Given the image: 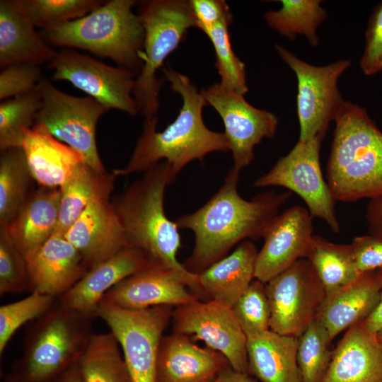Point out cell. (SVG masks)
<instances>
[{
  "mask_svg": "<svg viewBox=\"0 0 382 382\" xmlns=\"http://www.w3.org/2000/svg\"><path fill=\"white\" fill-rule=\"evenodd\" d=\"M54 297L33 291L19 301L0 307V354L16 332L27 322L38 319L54 306Z\"/></svg>",
  "mask_w": 382,
  "mask_h": 382,
  "instance_id": "cell-39",
  "label": "cell"
},
{
  "mask_svg": "<svg viewBox=\"0 0 382 382\" xmlns=\"http://www.w3.org/2000/svg\"><path fill=\"white\" fill-rule=\"evenodd\" d=\"M134 0H110L87 15L40 31L51 45L81 49L110 58L117 66L140 73L144 30Z\"/></svg>",
  "mask_w": 382,
  "mask_h": 382,
  "instance_id": "cell-5",
  "label": "cell"
},
{
  "mask_svg": "<svg viewBox=\"0 0 382 382\" xmlns=\"http://www.w3.org/2000/svg\"><path fill=\"white\" fill-rule=\"evenodd\" d=\"M54 382H82L77 363L65 371Z\"/></svg>",
  "mask_w": 382,
  "mask_h": 382,
  "instance_id": "cell-48",
  "label": "cell"
},
{
  "mask_svg": "<svg viewBox=\"0 0 382 382\" xmlns=\"http://www.w3.org/2000/svg\"><path fill=\"white\" fill-rule=\"evenodd\" d=\"M257 253L254 243L242 242L230 255L198 274L195 294L231 308L255 279Z\"/></svg>",
  "mask_w": 382,
  "mask_h": 382,
  "instance_id": "cell-25",
  "label": "cell"
},
{
  "mask_svg": "<svg viewBox=\"0 0 382 382\" xmlns=\"http://www.w3.org/2000/svg\"><path fill=\"white\" fill-rule=\"evenodd\" d=\"M366 220L369 233L382 238V196L369 199Z\"/></svg>",
  "mask_w": 382,
  "mask_h": 382,
  "instance_id": "cell-45",
  "label": "cell"
},
{
  "mask_svg": "<svg viewBox=\"0 0 382 382\" xmlns=\"http://www.w3.org/2000/svg\"><path fill=\"white\" fill-rule=\"evenodd\" d=\"M376 336H377V339H378V343L380 345V346L382 348V330L378 331L377 333H376Z\"/></svg>",
  "mask_w": 382,
  "mask_h": 382,
  "instance_id": "cell-50",
  "label": "cell"
},
{
  "mask_svg": "<svg viewBox=\"0 0 382 382\" xmlns=\"http://www.w3.org/2000/svg\"><path fill=\"white\" fill-rule=\"evenodd\" d=\"M297 342L298 337L271 330L248 337V373L260 382H301Z\"/></svg>",
  "mask_w": 382,
  "mask_h": 382,
  "instance_id": "cell-28",
  "label": "cell"
},
{
  "mask_svg": "<svg viewBox=\"0 0 382 382\" xmlns=\"http://www.w3.org/2000/svg\"><path fill=\"white\" fill-rule=\"evenodd\" d=\"M231 310L246 337L270 330V307L266 284L254 279Z\"/></svg>",
  "mask_w": 382,
  "mask_h": 382,
  "instance_id": "cell-38",
  "label": "cell"
},
{
  "mask_svg": "<svg viewBox=\"0 0 382 382\" xmlns=\"http://www.w3.org/2000/svg\"><path fill=\"white\" fill-rule=\"evenodd\" d=\"M88 270L126 248L124 228L109 197L91 202L64 233Z\"/></svg>",
  "mask_w": 382,
  "mask_h": 382,
  "instance_id": "cell-18",
  "label": "cell"
},
{
  "mask_svg": "<svg viewBox=\"0 0 382 382\" xmlns=\"http://www.w3.org/2000/svg\"><path fill=\"white\" fill-rule=\"evenodd\" d=\"M30 20L41 30L81 18L103 4L98 0H19Z\"/></svg>",
  "mask_w": 382,
  "mask_h": 382,
  "instance_id": "cell-37",
  "label": "cell"
},
{
  "mask_svg": "<svg viewBox=\"0 0 382 382\" xmlns=\"http://www.w3.org/2000/svg\"><path fill=\"white\" fill-rule=\"evenodd\" d=\"M116 177L113 173H101L86 162L81 163L59 187V216L55 233L64 235L91 202L110 197Z\"/></svg>",
  "mask_w": 382,
  "mask_h": 382,
  "instance_id": "cell-29",
  "label": "cell"
},
{
  "mask_svg": "<svg viewBox=\"0 0 382 382\" xmlns=\"http://www.w3.org/2000/svg\"><path fill=\"white\" fill-rule=\"evenodd\" d=\"M41 106L38 86L29 93L0 103V150L22 147Z\"/></svg>",
  "mask_w": 382,
  "mask_h": 382,
  "instance_id": "cell-34",
  "label": "cell"
},
{
  "mask_svg": "<svg viewBox=\"0 0 382 382\" xmlns=\"http://www.w3.org/2000/svg\"><path fill=\"white\" fill-rule=\"evenodd\" d=\"M238 176L231 168L204 205L175 221L178 228L190 229L195 235L192 254L183 264L189 272L198 274L226 256L238 242L263 237L291 195L265 192L245 200L237 190Z\"/></svg>",
  "mask_w": 382,
  "mask_h": 382,
  "instance_id": "cell-1",
  "label": "cell"
},
{
  "mask_svg": "<svg viewBox=\"0 0 382 382\" xmlns=\"http://www.w3.org/2000/svg\"><path fill=\"white\" fill-rule=\"evenodd\" d=\"M42 106L34 125L43 127L59 141L77 151L97 171L106 172L96 141L98 120L109 109L91 97H76L41 80Z\"/></svg>",
  "mask_w": 382,
  "mask_h": 382,
  "instance_id": "cell-10",
  "label": "cell"
},
{
  "mask_svg": "<svg viewBox=\"0 0 382 382\" xmlns=\"http://www.w3.org/2000/svg\"><path fill=\"white\" fill-rule=\"evenodd\" d=\"M214 382H258L247 373L237 371L228 366L217 376Z\"/></svg>",
  "mask_w": 382,
  "mask_h": 382,
  "instance_id": "cell-47",
  "label": "cell"
},
{
  "mask_svg": "<svg viewBox=\"0 0 382 382\" xmlns=\"http://www.w3.org/2000/svg\"><path fill=\"white\" fill-rule=\"evenodd\" d=\"M40 66L18 63L1 69L0 100L1 101L35 90L41 81Z\"/></svg>",
  "mask_w": 382,
  "mask_h": 382,
  "instance_id": "cell-41",
  "label": "cell"
},
{
  "mask_svg": "<svg viewBox=\"0 0 382 382\" xmlns=\"http://www.w3.org/2000/svg\"><path fill=\"white\" fill-rule=\"evenodd\" d=\"M200 92L206 105L212 107L222 119L232 152V169L239 173L253 160L255 146L263 139L274 136L279 119L270 111L253 106L244 96L226 88L220 83Z\"/></svg>",
  "mask_w": 382,
  "mask_h": 382,
  "instance_id": "cell-15",
  "label": "cell"
},
{
  "mask_svg": "<svg viewBox=\"0 0 382 382\" xmlns=\"http://www.w3.org/2000/svg\"><path fill=\"white\" fill-rule=\"evenodd\" d=\"M92 319L61 305L38 318L12 375L23 382H54L76 364L91 337Z\"/></svg>",
  "mask_w": 382,
  "mask_h": 382,
  "instance_id": "cell-6",
  "label": "cell"
},
{
  "mask_svg": "<svg viewBox=\"0 0 382 382\" xmlns=\"http://www.w3.org/2000/svg\"><path fill=\"white\" fill-rule=\"evenodd\" d=\"M313 267L326 293L356 279L358 271L350 244H337L313 236L306 258Z\"/></svg>",
  "mask_w": 382,
  "mask_h": 382,
  "instance_id": "cell-31",
  "label": "cell"
},
{
  "mask_svg": "<svg viewBox=\"0 0 382 382\" xmlns=\"http://www.w3.org/2000/svg\"><path fill=\"white\" fill-rule=\"evenodd\" d=\"M162 71L172 91L181 96L182 108L175 120L162 132L156 129L157 117L145 119L128 163L112 171L116 176L146 171L161 160L168 163L178 175L195 159L202 161L214 151H230L224 132H214L205 125L202 109L206 102L190 79L170 67Z\"/></svg>",
  "mask_w": 382,
  "mask_h": 382,
  "instance_id": "cell-2",
  "label": "cell"
},
{
  "mask_svg": "<svg viewBox=\"0 0 382 382\" xmlns=\"http://www.w3.org/2000/svg\"><path fill=\"white\" fill-rule=\"evenodd\" d=\"M77 366L82 382H132L111 332L93 334Z\"/></svg>",
  "mask_w": 382,
  "mask_h": 382,
  "instance_id": "cell-30",
  "label": "cell"
},
{
  "mask_svg": "<svg viewBox=\"0 0 382 382\" xmlns=\"http://www.w3.org/2000/svg\"><path fill=\"white\" fill-rule=\"evenodd\" d=\"M350 245L359 273L382 269V238L370 234L357 236Z\"/></svg>",
  "mask_w": 382,
  "mask_h": 382,
  "instance_id": "cell-43",
  "label": "cell"
},
{
  "mask_svg": "<svg viewBox=\"0 0 382 382\" xmlns=\"http://www.w3.org/2000/svg\"><path fill=\"white\" fill-rule=\"evenodd\" d=\"M174 307L126 309L100 302L96 316L117 339L132 382H156V364L163 332Z\"/></svg>",
  "mask_w": 382,
  "mask_h": 382,
  "instance_id": "cell-9",
  "label": "cell"
},
{
  "mask_svg": "<svg viewBox=\"0 0 382 382\" xmlns=\"http://www.w3.org/2000/svg\"><path fill=\"white\" fill-rule=\"evenodd\" d=\"M192 338L173 332L161 339L156 364V382H214L230 366L220 352L202 347Z\"/></svg>",
  "mask_w": 382,
  "mask_h": 382,
  "instance_id": "cell-19",
  "label": "cell"
},
{
  "mask_svg": "<svg viewBox=\"0 0 382 382\" xmlns=\"http://www.w3.org/2000/svg\"><path fill=\"white\" fill-rule=\"evenodd\" d=\"M379 299L376 271L364 272L349 284L326 293L316 319L332 341L340 333L364 320Z\"/></svg>",
  "mask_w": 382,
  "mask_h": 382,
  "instance_id": "cell-24",
  "label": "cell"
},
{
  "mask_svg": "<svg viewBox=\"0 0 382 382\" xmlns=\"http://www.w3.org/2000/svg\"><path fill=\"white\" fill-rule=\"evenodd\" d=\"M275 50L297 79L296 111L299 123V141L323 139L330 122L342 109L343 100L337 81L350 66V59H340L325 66L303 61L280 45Z\"/></svg>",
  "mask_w": 382,
  "mask_h": 382,
  "instance_id": "cell-8",
  "label": "cell"
},
{
  "mask_svg": "<svg viewBox=\"0 0 382 382\" xmlns=\"http://www.w3.org/2000/svg\"><path fill=\"white\" fill-rule=\"evenodd\" d=\"M22 149L32 178L41 187L59 188L84 158L59 141L43 127L34 125L28 132Z\"/></svg>",
  "mask_w": 382,
  "mask_h": 382,
  "instance_id": "cell-27",
  "label": "cell"
},
{
  "mask_svg": "<svg viewBox=\"0 0 382 382\" xmlns=\"http://www.w3.org/2000/svg\"><path fill=\"white\" fill-rule=\"evenodd\" d=\"M308 209L294 206L274 219L258 252L255 279L267 283L297 260L306 258L313 237Z\"/></svg>",
  "mask_w": 382,
  "mask_h": 382,
  "instance_id": "cell-16",
  "label": "cell"
},
{
  "mask_svg": "<svg viewBox=\"0 0 382 382\" xmlns=\"http://www.w3.org/2000/svg\"><path fill=\"white\" fill-rule=\"evenodd\" d=\"M33 179L22 147L1 150L0 226H7L16 216L27 198Z\"/></svg>",
  "mask_w": 382,
  "mask_h": 382,
  "instance_id": "cell-33",
  "label": "cell"
},
{
  "mask_svg": "<svg viewBox=\"0 0 382 382\" xmlns=\"http://www.w3.org/2000/svg\"><path fill=\"white\" fill-rule=\"evenodd\" d=\"M380 288V299L375 310L364 320L366 328L377 333L382 330V269L376 270Z\"/></svg>",
  "mask_w": 382,
  "mask_h": 382,
  "instance_id": "cell-46",
  "label": "cell"
},
{
  "mask_svg": "<svg viewBox=\"0 0 382 382\" xmlns=\"http://www.w3.org/2000/svg\"><path fill=\"white\" fill-rule=\"evenodd\" d=\"M334 122L326 168L332 197L347 202L382 196V132L365 108L347 100Z\"/></svg>",
  "mask_w": 382,
  "mask_h": 382,
  "instance_id": "cell-4",
  "label": "cell"
},
{
  "mask_svg": "<svg viewBox=\"0 0 382 382\" xmlns=\"http://www.w3.org/2000/svg\"><path fill=\"white\" fill-rule=\"evenodd\" d=\"M196 28L202 31L224 21H232L230 8L224 0H190Z\"/></svg>",
  "mask_w": 382,
  "mask_h": 382,
  "instance_id": "cell-44",
  "label": "cell"
},
{
  "mask_svg": "<svg viewBox=\"0 0 382 382\" xmlns=\"http://www.w3.org/2000/svg\"><path fill=\"white\" fill-rule=\"evenodd\" d=\"M173 332L204 342L206 347L222 354L232 369L248 373L247 337L231 308L214 300H195L175 307Z\"/></svg>",
  "mask_w": 382,
  "mask_h": 382,
  "instance_id": "cell-14",
  "label": "cell"
},
{
  "mask_svg": "<svg viewBox=\"0 0 382 382\" xmlns=\"http://www.w3.org/2000/svg\"><path fill=\"white\" fill-rule=\"evenodd\" d=\"M56 51L37 32L19 0L0 1V66L49 64Z\"/></svg>",
  "mask_w": 382,
  "mask_h": 382,
  "instance_id": "cell-23",
  "label": "cell"
},
{
  "mask_svg": "<svg viewBox=\"0 0 382 382\" xmlns=\"http://www.w3.org/2000/svg\"><path fill=\"white\" fill-rule=\"evenodd\" d=\"M282 6L277 11L265 13L267 24L291 41L297 35L306 37L309 45L319 44L318 28L328 18L327 11L320 6V0H280Z\"/></svg>",
  "mask_w": 382,
  "mask_h": 382,
  "instance_id": "cell-32",
  "label": "cell"
},
{
  "mask_svg": "<svg viewBox=\"0 0 382 382\" xmlns=\"http://www.w3.org/2000/svg\"><path fill=\"white\" fill-rule=\"evenodd\" d=\"M325 329L316 318L298 337L296 361L301 382H321L332 351Z\"/></svg>",
  "mask_w": 382,
  "mask_h": 382,
  "instance_id": "cell-35",
  "label": "cell"
},
{
  "mask_svg": "<svg viewBox=\"0 0 382 382\" xmlns=\"http://www.w3.org/2000/svg\"><path fill=\"white\" fill-rule=\"evenodd\" d=\"M138 16L144 30L143 66L133 96L139 112L145 119H151L157 117L162 84L156 72L196 22L190 1L185 0L144 1Z\"/></svg>",
  "mask_w": 382,
  "mask_h": 382,
  "instance_id": "cell-7",
  "label": "cell"
},
{
  "mask_svg": "<svg viewBox=\"0 0 382 382\" xmlns=\"http://www.w3.org/2000/svg\"><path fill=\"white\" fill-rule=\"evenodd\" d=\"M359 66L366 76L382 72V1L373 8L369 17Z\"/></svg>",
  "mask_w": 382,
  "mask_h": 382,
  "instance_id": "cell-42",
  "label": "cell"
},
{
  "mask_svg": "<svg viewBox=\"0 0 382 382\" xmlns=\"http://www.w3.org/2000/svg\"><path fill=\"white\" fill-rule=\"evenodd\" d=\"M144 172L112 203L124 228L126 247L140 252L150 265L178 274L195 293L198 274L178 261L181 245L179 228L164 212L166 188L177 175L166 161Z\"/></svg>",
  "mask_w": 382,
  "mask_h": 382,
  "instance_id": "cell-3",
  "label": "cell"
},
{
  "mask_svg": "<svg viewBox=\"0 0 382 382\" xmlns=\"http://www.w3.org/2000/svg\"><path fill=\"white\" fill-rule=\"evenodd\" d=\"M323 139L298 141L290 152L280 158L265 175L256 180L255 187L280 186L296 193L306 203L312 217L323 220L335 233L340 231L335 203L320 165Z\"/></svg>",
  "mask_w": 382,
  "mask_h": 382,
  "instance_id": "cell-11",
  "label": "cell"
},
{
  "mask_svg": "<svg viewBox=\"0 0 382 382\" xmlns=\"http://www.w3.org/2000/svg\"><path fill=\"white\" fill-rule=\"evenodd\" d=\"M265 284L270 330L298 337L316 318L326 294L313 267L300 259Z\"/></svg>",
  "mask_w": 382,
  "mask_h": 382,
  "instance_id": "cell-12",
  "label": "cell"
},
{
  "mask_svg": "<svg viewBox=\"0 0 382 382\" xmlns=\"http://www.w3.org/2000/svg\"><path fill=\"white\" fill-rule=\"evenodd\" d=\"M52 79L65 80L107 108L130 115L139 112L133 96L137 75L112 66L74 49L62 48L48 64Z\"/></svg>",
  "mask_w": 382,
  "mask_h": 382,
  "instance_id": "cell-13",
  "label": "cell"
},
{
  "mask_svg": "<svg viewBox=\"0 0 382 382\" xmlns=\"http://www.w3.org/2000/svg\"><path fill=\"white\" fill-rule=\"evenodd\" d=\"M4 382H23L18 378H16L14 376H13L11 374L8 375Z\"/></svg>",
  "mask_w": 382,
  "mask_h": 382,
  "instance_id": "cell-49",
  "label": "cell"
},
{
  "mask_svg": "<svg viewBox=\"0 0 382 382\" xmlns=\"http://www.w3.org/2000/svg\"><path fill=\"white\" fill-rule=\"evenodd\" d=\"M232 21H222L202 32L212 42L215 52V66L226 88L244 96L248 88L245 64L236 56L231 43L228 28Z\"/></svg>",
  "mask_w": 382,
  "mask_h": 382,
  "instance_id": "cell-36",
  "label": "cell"
},
{
  "mask_svg": "<svg viewBox=\"0 0 382 382\" xmlns=\"http://www.w3.org/2000/svg\"><path fill=\"white\" fill-rule=\"evenodd\" d=\"M60 197L59 187H41L28 196L11 223L4 226L25 257L37 250L55 233L59 222Z\"/></svg>",
  "mask_w": 382,
  "mask_h": 382,
  "instance_id": "cell-26",
  "label": "cell"
},
{
  "mask_svg": "<svg viewBox=\"0 0 382 382\" xmlns=\"http://www.w3.org/2000/svg\"><path fill=\"white\" fill-rule=\"evenodd\" d=\"M189 289L175 272L150 265L116 284L100 302L132 310L158 306L175 308L200 299Z\"/></svg>",
  "mask_w": 382,
  "mask_h": 382,
  "instance_id": "cell-17",
  "label": "cell"
},
{
  "mask_svg": "<svg viewBox=\"0 0 382 382\" xmlns=\"http://www.w3.org/2000/svg\"><path fill=\"white\" fill-rule=\"evenodd\" d=\"M27 290L30 289L25 258L6 228L0 226V294H16Z\"/></svg>",
  "mask_w": 382,
  "mask_h": 382,
  "instance_id": "cell-40",
  "label": "cell"
},
{
  "mask_svg": "<svg viewBox=\"0 0 382 382\" xmlns=\"http://www.w3.org/2000/svg\"><path fill=\"white\" fill-rule=\"evenodd\" d=\"M25 258L30 291L54 298L62 296L88 270L77 249L56 233Z\"/></svg>",
  "mask_w": 382,
  "mask_h": 382,
  "instance_id": "cell-20",
  "label": "cell"
},
{
  "mask_svg": "<svg viewBox=\"0 0 382 382\" xmlns=\"http://www.w3.org/2000/svg\"><path fill=\"white\" fill-rule=\"evenodd\" d=\"M321 382H382V348L364 320L345 331Z\"/></svg>",
  "mask_w": 382,
  "mask_h": 382,
  "instance_id": "cell-22",
  "label": "cell"
},
{
  "mask_svg": "<svg viewBox=\"0 0 382 382\" xmlns=\"http://www.w3.org/2000/svg\"><path fill=\"white\" fill-rule=\"evenodd\" d=\"M149 266L148 260L140 252L126 247L88 270L59 297V305L93 320L96 317L102 299L109 290Z\"/></svg>",
  "mask_w": 382,
  "mask_h": 382,
  "instance_id": "cell-21",
  "label": "cell"
}]
</instances>
